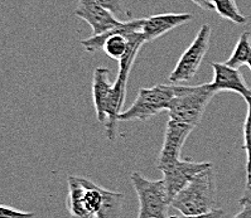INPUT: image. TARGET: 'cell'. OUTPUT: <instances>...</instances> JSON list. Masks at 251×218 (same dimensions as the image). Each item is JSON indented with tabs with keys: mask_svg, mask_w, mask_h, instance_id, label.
Returning a JSON list of instances; mask_svg holds the SVG:
<instances>
[{
	"mask_svg": "<svg viewBox=\"0 0 251 218\" xmlns=\"http://www.w3.org/2000/svg\"><path fill=\"white\" fill-rule=\"evenodd\" d=\"M216 182L213 165L197 174L172 199L171 207L182 215L195 216L210 212L215 208Z\"/></svg>",
	"mask_w": 251,
	"mask_h": 218,
	"instance_id": "6da1fadb",
	"label": "cell"
},
{
	"mask_svg": "<svg viewBox=\"0 0 251 218\" xmlns=\"http://www.w3.org/2000/svg\"><path fill=\"white\" fill-rule=\"evenodd\" d=\"M213 96L215 91L211 89L210 83L197 86L175 85V96L168 110L169 119L195 129Z\"/></svg>",
	"mask_w": 251,
	"mask_h": 218,
	"instance_id": "7a4b0ae2",
	"label": "cell"
},
{
	"mask_svg": "<svg viewBox=\"0 0 251 218\" xmlns=\"http://www.w3.org/2000/svg\"><path fill=\"white\" fill-rule=\"evenodd\" d=\"M175 96V85H157L140 89L130 107L123 111L119 121H147L162 111H168Z\"/></svg>",
	"mask_w": 251,
	"mask_h": 218,
	"instance_id": "3957f363",
	"label": "cell"
},
{
	"mask_svg": "<svg viewBox=\"0 0 251 218\" xmlns=\"http://www.w3.org/2000/svg\"><path fill=\"white\" fill-rule=\"evenodd\" d=\"M131 182L139 198L138 218H166L171 198L164 180H149L139 173L131 174Z\"/></svg>",
	"mask_w": 251,
	"mask_h": 218,
	"instance_id": "277c9868",
	"label": "cell"
},
{
	"mask_svg": "<svg viewBox=\"0 0 251 218\" xmlns=\"http://www.w3.org/2000/svg\"><path fill=\"white\" fill-rule=\"evenodd\" d=\"M211 34H212V29L210 25L203 24L201 29L198 30L196 38L184 50L172 73L169 74L168 81L171 85L188 82L196 76L207 50L210 48Z\"/></svg>",
	"mask_w": 251,
	"mask_h": 218,
	"instance_id": "5b68a950",
	"label": "cell"
},
{
	"mask_svg": "<svg viewBox=\"0 0 251 218\" xmlns=\"http://www.w3.org/2000/svg\"><path fill=\"white\" fill-rule=\"evenodd\" d=\"M135 58V54H126L121 61H119V72L114 81L111 97H110L109 106H107V120L105 122L106 136L110 142H114L116 138L119 116L123 112V105H124L125 96H126L127 80H129V74H130Z\"/></svg>",
	"mask_w": 251,
	"mask_h": 218,
	"instance_id": "8992f818",
	"label": "cell"
},
{
	"mask_svg": "<svg viewBox=\"0 0 251 218\" xmlns=\"http://www.w3.org/2000/svg\"><path fill=\"white\" fill-rule=\"evenodd\" d=\"M210 162H193L191 159H178L166 165L158 167L163 173V180L166 183L167 191L171 200L188 184L197 174L212 167ZM172 203V202H171Z\"/></svg>",
	"mask_w": 251,
	"mask_h": 218,
	"instance_id": "52a82bcc",
	"label": "cell"
},
{
	"mask_svg": "<svg viewBox=\"0 0 251 218\" xmlns=\"http://www.w3.org/2000/svg\"><path fill=\"white\" fill-rule=\"evenodd\" d=\"M75 15L90 24L92 36H100L119 27L123 23L115 18V15L110 10L100 5L96 0H78Z\"/></svg>",
	"mask_w": 251,
	"mask_h": 218,
	"instance_id": "ba28073f",
	"label": "cell"
},
{
	"mask_svg": "<svg viewBox=\"0 0 251 218\" xmlns=\"http://www.w3.org/2000/svg\"><path fill=\"white\" fill-rule=\"evenodd\" d=\"M213 80L211 89L217 92H235L244 98L251 97V89L246 85L239 68L231 67L227 63H212Z\"/></svg>",
	"mask_w": 251,
	"mask_h": 218,
	"instance_id": "9c48e42d",
	"label": "cell"
},
{
	"mask_svg": "<svg viewBox=\"0 0 251 218\" xmlns=\"http://www.w3.org/2000/svg\"><path fill=\"white\" fill-rule=\"evenodd\" d=\"M192 131V126H188V125H184L182 122L169 119L162 150H160L159 158H158V167L180 159V154H182L184 143Z\"/></svg>",
	"mask_w": 251,
	"mask_h": 218,
	"instance_id": "30bf717a",
	"label": "cell"
},
{
	"mask_svg": "<svg viewBox=\"0 0 251 218\" xmlns=\"http://www.w3.org/2000/svg\"><path fill=\"white\" fill-rule=\"evenodd\" d=\"M192 19L193 15L189 13H164L151 15L149 18H144L142 33L145 42H153Z\"/></svg>",
	"mask_w": 251,
	"mask_h": 218,
	"instance_id": "8fae6325",
	"label": "cell"
},
{
	"mask_svg": "<svg viewBox=\"0 0 251 218\" xmlns=\"http://www.w3.org/2000/svg\"><path fill=\"white\" fill-rule=\"evenodd\" d=\"M114 82L110 78V71L105 67H98L92 77V96L99 122L105 124L107 120V106L111 97Z\"/></svg>",
	"mask_w": 251,
	"mask_h": 218,
	"instance_id": "7c38bea8",
	"label": "cell"
},
{
	"mask_svg": "<svg viewBox=\"0 0 251 218\" xmlns=\"http://www.w3.org/2000/svg\"><path fill=\"white\" fill-rule=\"evenodd\" d=\"M83 186L81 177H68L67 206L72 218H92L83 206Z\"/></svg>",
	"mask_w": 251,
	"mask_h": 218,
	"instance_id": "4fadbf2b",
	"label": "cell"
},
{
	"mask_svg": "<svg viewBox=\"0 0 251 218\" xmlns=\"http://www.w3.org/2000/svg\"><path fill=\"white\" fill-rule=\"evenodd\" d=\"M251 53V34L245 32L240 36L236 46L233 48L232 54L230 58L226 61L228 66L235 68H239L240 66L245 65L248 62V58Z\"/></svg>",
	"mask_w": 251,
	"mask_h": 218,
	"instance_id": "5bb4252c",
	"label": "cell"
},
{
	"mask_svg": "<svg viewBox=\"0 0 251 218\" xmlns=\"http://www.w3.org/2000/svg\"><path fill=\"white\" fill-rule=\"evenodd\" d=\"M213 10L224 19L233 22L236 24H245L248 18L240 13L235 0H215Z\"/></svg>",
	"mask_w": 251,
	"mask_h": 218,
	"instance_id": "9a60e30c",
	"label": "cell"
},
{
	"mask_svg": "<svg viewBox=\"0 0 251 218\" xmlns=\"http://www.w3.org/2000/svg\"><path fill=\"white\" fill-rule=\"evenodd\" d=\"M248 105L246 119L244 122V150L246 153V180L251 179V97L245 98Z\"/></svg>",
	"mask_w": 251,
	"mask_h": 218,
	"instance_id": "2e32d148",
	"label": "cell"
},
{
	"mask_svg": "<svg viewBox=\"0 0 251 218\" xmlns=\"http://www.w3.org/2000/svg\"><path fill=\"white\" fill-rule=\"evenodd\" d=\"M36 215L33 212L19 211L13 207L0 204V218H34Z\"/></svg>",
	"mask_w": 251,
	"mask_h": 218,
	"instance_id": "e0dca14e",
	"label": "cell"
},
{
	"mask_svg": "<svg viewBox=\"0 0 251 218\" xmlns=\"http://www.w3.org/2000/svg\"><path fill=\"white\" fill-rule=\"evenodd\" d=\"M225 212L222 208H213L212 211L210 212H206V213H201V215H195V216H186V215H175L169 216L171 218H224Z\"/></svg>",
	"mask_w": 251,
	"mask_h": 218,
	"instance_id": "ac0fdd59",
	"label": "cell"
},
{
	"mask_svg": "<svg viewBox=\"0 0 251 218\" xmlns=\"http://www.w3.org/2000/svg\"><path fill=\"white\" fill-rule=\"evenodd\" d=\"M100 5L103 8H106L107 10L112 13V14H123L124 13V8L121 4V0H96Z\"/></svg>",
	"mask_w": 251,
	"mask_h": 218,
	"instance_id": "d6986e66",
	"label": "cell"
},
{
	"mask_svg": "<svg viewBox=\"0 0 251 218\" xmlns=\"http://www.w3.org/2000/svg\"><path fill=\"white\" fill-rule=\"evenodd\" d=\"M242 207H244V208H242L241 212L237 213L233 218H251V203L245 204V206Z\"/></svg>",
	"mask_w": 251,
	"mask_h": 218,
	"instance_id": "ffe728a7",
	"label": "cell"
},
{
	"mask_svg": "<svg viewBox=\"0 0 251 218\" xmlns=\"http://www.w3.org/2000/svg\"><path fill=\"white\" fill-rule=\"evenodd\" d=\"M191 1L195 3L196 5H198L203 10H213V5H211L210 3H207L206 0H191Z\"/></svg>",
	"mask_w": 251,
	"mask_h": 218,
	"instance_id": "44dd1931",
	"label": "cell"
},
{
	"mask_svg": "<svg viewBox=\"0 0 251 218\" xmlns=\"http://www.w3.org/2000/svg\"><path fill=\"white\" fill-rule=\"evenodd\" d=\"M246 65L249 66V68H250V71H251V53H250V56H249V58H248V62H246Z\"/></svg>",
	"mask_w": 251,
	"mask_h": 218,
	"instance_id": "7402d4cb",
	"label": "cell"
},
{
	"mask_svg": "<svg viewBox=\"0 0 251 218\" xmlns=\"http://www.w3.org/2000/svg\"><path fill=\"white\" fill-rule=\"evenodd\" d=\"M207 3H210L211 5H213V3H215V0H206Z\"/></svg>",
	"mask_w": 251,
	"mask_h": 218,
	"instance_id": "603a6c76",
	"label": "cell"
},
{
	"mask_svg": "<svg viewBox=\"0 0 251 218\" xmlns=\"http://www.w3.org/2000/svg\"><path fill=\"white\" fill-rule=\"evenodd\" d=\"M249 182H251V179H249V180H246V183H249Z\"/></svg>",
	"mask_w": 251,
	"mask_h": 218,
	"instance_id": "cb8c5ba5",
	"label": "cell"
},
{
	"mask_svg": "<svg viewBox=\"0 0 251 218\" xmlns=\"http://www.w3.org/2000/svg\"><path fill=\"white\" fill-rule=\"evenodd\" d=\"M166 218H171V217H166Z\"/></svg>",
	"mask_w": 251,
	"mask_h": 218,
	"instance_id": "d4e9b609",
	"label": "cell"
}]
</instances>
